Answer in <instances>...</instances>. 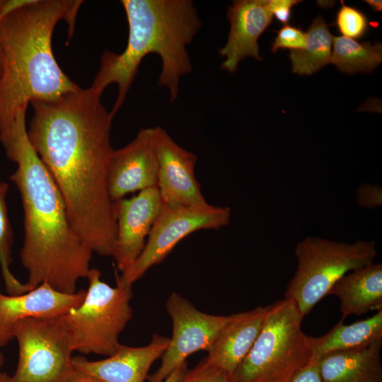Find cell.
<instances>
[{"instance_id":"obj_12","label":"cell","mask_w":382,"mask_h":382,"mask_svg":"<svg viewBox=\"0 0 382 382\" xmlns=\"http://www.w3.org/2000/svg\"><path fill=\"white\" fill-rule=\"evenodd\" d=\"M154 136V127L141 129L127 145L113 151L107 177L108 192L112 202L157 186L158 164Z\"/></svg>"},{"instance_id":"obj_33","label":"cell","mask_w":382,"mask_h":382,"mask_svg":"<svg viewBox=\"0 0 382 382\" xmlns=\"http://www.w3.org/2000/svg\"><path fill=\"white\" fill-rule=\"evenodd\" d=\"M2 69H3V54H2V50L0 46V79L2 74Z\"/></svg>"},{"instance_id":"obj_19","label":"cell","mask_w":382,"mask_h":382,"mask_svg":"<svg viewBox=\"0 0 382 382\" xmlns=\"http://www.w3.org/2000/svg\"><path fill=\"white\" fill-rule=\"evenodd\" d=\"M381 347L380 340L322 357L318 364L323 382H382Z\"/></svg>"},{"instance_id":"obj_30","label":"cell","mask_w":382,"mask_h":382,"mask_svg":"<svg viewBox=\"0 0 382 382\" xmlns=\"http://www.w3.org/2000/svg\"><path fill=\"white\" fill-rule=\"evenodd\" d=\"M187 369V361L178 366L163 382H176Z\"/></svg>"},{"instance_id":"obj_1","label":"cell","mask_w":382,"mask_h":382,"mask_svg":"<svg viewBox=\"0 0 382 382\" xmlns=\"http://www.w3.org/2000/svg\"><path fill=\"white\" fill-rule=\"evenodd\" d=\"M91 88L32 101L29 141L60 191L71 226L93 253L113 256L115 202L108 195L113 115Z\"/></svg>"},{"instance_id":"obj_28","label":"cell","mask_w":382,"mask_h":382,"mask_svg":"<svg viewBox=\"0 0 382 382\" xmlns=\"http://www.w3.org/2000/svg\"><path fill=\"white\" fill-rule=\"evenodd\" d=\"M289 382H323L318 361L311 360Z\"/></svg>"},{"instance_id":"obj_23","label":"cell","mask_w":382,"mask_h":382,"mask_svg":"<svg viewBox=\"0 0 382 382\" xmlns=\"http://www.w3.org/2000/svg\"><path fill=\"white\" fill-rule=\"evenodd\" d=\"M8 189V183L0 182V267L6 292L10 295H16L25 293L28 289L25 284L18 281L10 269L13 233L6 204Z\"/></svg>"},{"instance_id":"obj_16","label":"cell","mask_w":382,"mask_h":382,"mask_svg":"<svg viewBox=\"0 0 382 382\" xmlns=\"http://www.w3.org/2000/svg\"><path fill=\"white\" fill-rule=\"evenodd\" d=\"M168 343V337L154 334L147 345L133 347L121 345L106 359L90 361L75 356L72 364L76 370L104 382H144L151 365L162 357Z\"/></svg>"},{"instance_id":"obj_14","label":"cell","mask_w":382,"mask_h":382,"mask_svg":"<svg viewBox=\"0 0 382 382\" xmlns=\"http://www.w3.org/2000/svg\"><path fill=\"white\" fill-rule=\"evenodd\" d=\"M85 296L83 289L66 294L47 284L16 295H5L0 291V348L14 339V329L19 322L30 318L62 316L78 307Z\"/></svg>"},{"instance_id":"obj_5","label":"cell","mask_w":382,"mask_h":382,"mask_svg":"<svg viewBox=\"0 0 382 382\" xmlns=\"http://www.w3.org/2000/svg\"><path fill=\"white\" fill-rule=\"evenodd\" d=\"M303 316L291 299L267 306L262 328L233 374L236 382H289L312 360Z\"/></svg>"},{"instance_id":"obj_13","label":"cell","mask_w":382,"mask_h":382,"mask_svg":"<svg viewBox=\"0 0 382 382\" xmlns=\"http://www.w3.org/2000/svg\"><path fill=\"white\" fill-rule=\"evenodd\" d=\"M115 205L116 242L112 257L122 273L141 253L163 202L156 186L129 199L122 198Z\"/></svg>"},{"instance_id":"obj_4","label":"cell","mask_w":382,"mask_h":382,"mask_svg":"<svg viewBox=\"0 0 382 382\" xmlns=\"http://www.w3.org/2000/svg\"><path fill=\"white\" fill-rule=\"evenodd\" d=\"M129 28L127 44L120 54L105 50L91 90L101 96L111 83L118 92L110 111L123 105L139 66L149 54H158L161 70L158 86L167 88L174 102L182 76L192 71L187 47L202 27L191 0H122Z\"/></svg>"},{"instance_id":"obj_34","label":"cell","mask_w":382,"mask_h":382,"mask_svg":"<svg viewBox=\"0 0 382 382\" xmlns=\"http://www.w3.org/2000/svg\"><path fill=\"white\" fill-rule=\"evenodd\" d=\"M6 0H0V20L1 19V13L3 11V8L4 6Z\"/></svg>"},{"instance_id":"obj_32","label":"cell","mask_w":382,"mask_h":382,"mask_svg":"<svg viewBox=\"0 0 382 382\" xmlns=\"http://www.w3.org/2000/svg\"><path fill=\"white\" fill-rule=\"evenodd\" d=\"M10 378L6 373L0 371V382H10Z\"/></svg>"},{"instance_id":"obj_27","label":"cell","mask_w":382,"mask_h":382,"mask_svg":"<svg viewBox=\"0 0 382 382\" xmlns=\"http://www.w3.org/2000/svg\"><path fill=\"white\" fill-rule=\"evenodd\" d=\"M299 2V0H267V7L272 16L286 24L291 18V8Z\"/></svg>"},{"instance_id":"obj_3","label":"cell","mask_w":382,"mask_h":382,"mask_svg":"<svg viewBox=\"0 0 382 382\" xmlns=\"http://www.w3.org/2000/svg\"><path fill=\"white\" fill-rule=\"evenodd\" d=\"M81 4L79 0H27L0 20V136L11 131L17 112L29 103L54 100L80 88L57 64L52 37L62 20L72 35Z\"/></svg>"},{"instance_id":"obj_7","label":"cell","mask_w":382,"mask_h":382,"mask_svg":"<svg viewBox=\"0 0 382 382\" xmlns=\"http://www.w3.org/2000/svg\"><path fill=\"white\" fill-rule=\"evenodd\" d=\"M377 255L372 241L352 243L309 236L296 246V272L284 294L305 317L347 273L374 262Z\"/></svg>"},{"instance_id":"obj_29","label":"cell","mask_w":382,"mask_h":382,"mask_svg":"<svg viewBox=\"0 0 382 382\" xmlns=\"http://www.w3.org/2000/svg\"><path fill=\"white\" fill-rule=\"evenodd\" d=\"M67 382H104L93 376L74 369Z\"/></svg>"},{"instance_id":"obj_17","label":"cell","mask_w":382,"mask_h":382,"mask_svg":"<svg viewBox=\"0 0 382 382\" xmlns=\"http://www.w3.org/2000/svg\"><path fill=\"white\" fill-rule=\"evenodd\" d=\"M267 306L230 315L207 351L209 360L233 374L247 356L264 323Z\"/></svg>"},{"instance_id":"obj_8","label":"cell","mask_w":382,"mask_h":382,"mask_svg":"<svg viewBox=\"0 0 382 382\" xmlns=\"http://www.w3.org/2000/svg\"><path fill=\"white\" fill-rule=\"evenodd\" d=\"M18 361L10 382H67L74 368L71 337L61 316L30 318L14 329Z\"/></svg>"},{"instance_id":"obj_35","label":"cell","mask_w":382,"mask_h":382,"mask_svg":"<svg viewBox=\"0 0 382 382\" xmlns=\"http://www.w3.org/2000/svg\"><path fill=\"white\" fill-rule=\"evenodd\" d=\"M4 364V357L2 352L0 351V369L2 367Z\"/></svg>"},{"instance_id":"obj_26","label":"cell","mask_w":382,"mask_h":382,"mask_svg":"<svg viewBox=\"0 0 382 382\" xmlns=\"http://www.w3.org/2000/svg\"><path fill=\"white\" fill-rule=\"evenodd\" d=\"M277 33L271 48L273 52L279 49L302 50L306 45V33L301 28L285 24Z\"/></svg>"},{"instance_id":"obj_18","label":"cell","mask_w":382,"mask_h":382,"mask_svg":"<svg viewBox=\"0 0 382 382\" xmlns=\"http://www.w3.org/2000/svg\"><path fill=\"white\" fill-rule=\"evenodd\" d=\"M329 294L338 298L342 320L352 314L382 311L381 263L371 262L347 273L335 282Z\"/></svg>"},{"instance_id":"obj_24","label":"cell","mask_w":382,"mask_h":382,"mask_svg":"<svg viewBox=\"0 0 382 382\" xmlns=\"http://www.w3.org/2000/svg\"><path fill=\"white\" fill-rule=\"evenodd\" d=\"M336 14L335 24L344 37L359 39L363 37L369 28V21L363 12L353 6L345 5Z\"/></svg>"},{"instance_id":"obj_11","label":"cell","mask_w":382,"mask_h":382,"mask_svg":"<svg viewBox=\"0 0 382 382\" xmlns=\"http://www.w3.org/2000/svg\"><path fill=\"white\" fill-rule=\"evenodd\" d=\"M154 147L158 158L157 187L163 205L202 206L208 204L197 181V157L178 144L160 127H154Z\"/></svg>"},{"instance_id":"obj_21","label":"cell","mask_w":382,"mask_h":382,"mask_svg":"<svg viewBox=\"0 0 382 382\" xmlns=\"http://www.w3.org/2000/svg\"><path fill=\"white\" fill-rule=\"evenodd\" d=\"M306 45L302 50H290L292 71L311 75L330 63L333 36L324 18L318 16L306 33Z\"/></svg>"},{"instance_id":"obj_6","label":"cell","mask_w":382,"mask_h":382,"mask_svg":"<svg viewBox=\"0 0 382 382\" xmlns=\"http://www.w3.org/2000/svg\"><path fill=\"white\" fill-rule=\"evenodd\" d=\"M88 288L82 303L61 316L74 351L110 356L121 346L119 336L132 318L131 285L116 277L112 287L101 280L100 271L91 268Z\"/></svg>"},{"instance_id":"obj_2","label":"cell","mask_w":382,"mask_h":382,"mask_svg":"<svg viewBox=\"0 0 382 382\" xmlns=\"http://www.w3.org/2000/svg\"><path fill=\"white\" fill-rule=\"evenodd\" d=\"M25 113L20 110L10 133L0 137L6 156L17 164L10 180L23 209L20 257L28 273L25 285L28 291L47 284L73 294L87 277L93 253L74 230L60 191L29 141Z\"/></svg>"},{"instance_id":"obj_15","label":"cell","mask_w":382,"mask_h":382,"mask_svg":"<svg viewBox=\"0 0 382 382\" xmlns=\"http://www.w3.org/2000/svg\"><path fill=\"white\" fill-rule=\"evenodd\" d=\"M230 30L226 45L219 52L225 60L221 68L231 73L247 57L260 61L258 38L272 22L267 0H237L226 14Z\"/></svg>"},{"instance_id":"obj_31","label":"cell","mask_w":382,"mask_h":382,"mask_svg":"<svg viewBox=\"0 0 382 382\" xmlns=\"http://www.w3.org/2000/svg\"><path fill=\"white\" fill-rule=\"evenodd\" d=\"M373 10L381 11L382 10V1L378 0H366L365 1Z\"/></svg>"},{"instance_id":"obj_10","label":"cell","mask_w":382,"mask_h":382,"mask_svg":"<svg viewBox=\"0 0 382 382\" xmlns=\"http://www.w3.org/2000/svg\"><path fill=\"white\" fill-rule=\"evenodd\" d=\"M166 308L172 320V336L158 369L148 376L149 382H163L190 355L207 352L229 317L202 312L175 292L168 298Z\"/></svg>"},{"instance_id":"obj_22","label":"cell","mask_w":382,"mask_h":382,"mask_svg":"<svg viewBox=\"0 0 382 382\" xmlns=\"http://www.w3.org/2000/svg\"><path fill=\"white\" fill-rule=\"evenodd\" d=\"M330 63L345 73L371 72L382 62V45L359 42L344 36L333 37Z\"/></svg>"},{"instance_id":"obj_20","label":"cell","mask_w":382,"mask_h":382,"mask_svg":"<svg viewBox=\"0 0 382 382\" xmlns=\"http://www.w3.org/2000/svg\"><path fill=\"white\" fill-rule=\"evenodd\" d=\"M382 340V311L370 318L345 325L340 320L326 334L308 337L312 360L318 361L322 357L335 352L364 347Z\"/></svg>"},{"instance_id":"obj_25","label":"cell","mask_w":382,"mask_h":382,"mask_svg":"<svg viewBox=\"0 0 382 382\" xmlns=\"http://www.w3.org/2000/svg\"><path fill=\"white\" fill-rule=\"evenodd\" d=\"M176 382H236L233 375L206 357L192 369H187Z\"/></svg>"},{"instance_id":"obj_9","label":"cell","mask_w":382,"mask_h":382,"mask_svg":"<svg viewBox=\"0 0 382 382\" xmlns=\"http://www.w3.org/2000/svg\"><path fill=\"white\" fill-rule=\"evenodd\" d=\"M228 207H169L163 204L149 234L145 246L136 261L116 277L127 285L141 279L153 266L162 262L175 245L190 234L202 229H219L231 219Z\"/></svg>"}]
</instances>
